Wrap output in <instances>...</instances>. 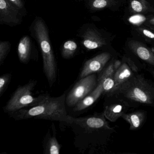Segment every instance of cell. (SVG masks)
<instances>
[{
	"label": "cell",
	"mask_w": 154,
	"mask_h": 154,
	"mask_svg": "<svg viewBox=\"0 0 154 154\" xmlns=\"http://www.w3.org/2000/svg\"><path fill=\"white\" fill-rule=\"evenodd\" d=\"M73 134V144L81 153H93L107 146L116 132L111 127L103 112L80 118H74L67 124Z\"/></svg>",
	"instance_id": "6da1fadb"
},
{
	"label": "cell",
	"mask_w": 154,
	"mask_h": 154,
	"mask_svg": "<svg viewBox=\"0 0 154 154\" xmlns=\"http://www.w3.org/2000/svg\"><path fill=\"white\" fill-rule=\"evenodd\" d=\"M66 93L58 97H51L47 94L45 98L37 105L24 108L9 113L16 120L30 119L71 123L74 117L68 115L66 108Z\"/></svg>",
	"instance_id": "7a4b0ae2"
},
{
	"label": "cell",
	"mask_w": 154,
	"mask_h": 154,
	"mask_svg": "<svg viewBox=\"0 0 154 154\" xmlns=\"http://www.w3.org/2000/svg\"><path fill=\"white\" fill-rule=\"evenodd\" d=\"M111 96L124 103L130 109L141 105L153 107L154 84L143 74L136 73L109 96Z\"/></svg>",
	"instance_id": "3957f363"
},
{
	"label": "cell",
	"mask_w": 154,
	"mask_h": 154,
	"mask_svg": "<svg viewBox=\"0 0 154 154\" xmlns=\"http://www.w3.org/2000/svg\"><path fill=\"white\" fill-rule=\"evenodd\" d=\"M30 32L40 48L43 62V69L49 86L52 87L57 77V66L51 46L49 32L44 20L36 17L30 27Z\"/></svg>",
	"instance_id": "277c9868"
},
{
	"label": "cell",
	"mask_w": 154,
	"mask_h": 154,
	"mask_svg": "<svg viewBox=\"0 0 154 154\" xmlns=\"http://www.w3.org/2000/svg\"><path fill=\"white\" fill-rule=\"evenodd\" d=\"M37 81L31 80L26 84L18 86L7 104L3 107V111L7 113L17 111L24 108L37 105L45 98L47 94L38 96L33 95V90L37 84Z\"/></svg>",
	"instance_id": "5b68a950"
},
{
	"label": "cell",
	"mask_w": 154,
	"mask_h": 154,
	"mask_svg": "<svg viewBox=\"0 0 154 154\" xmlns=\"http://www.w3.org/2000/svg\"><path fill=\"white\" fill-rule=\"evenodd\" d=\"M98 84L96 73L92 74L80 79L66 97V104L74 107L77 103L91 92Z\"/></svg>",
	"instance_id": "8992f818"
},
{
	"label": "cell",
	"mask_w": 154,
	"mask_h": 154,
	"mask_svg": "<svg viewBox=\"0 0 154 154\" xmlns=\"http://www.w3.org/2000/svg\"><path fill=\"white\" fill-rule=\"evenodd\" d=\"M24 14L8 0H0V24L10 26L20 25Z\"/></svg>",
	"instance_id": "52a82bcc"
},
{
	"label": "cell",
	"mask_w": 154,
	"mask_h": 154,
	"mask_svg": "<svg viewBox=\"0 0 154 154\" xmlns=\"http://www.w3.org/2000/svg\"><path fill=\"white\" fill-rule=\"evenodd\" d=\"M111 57L110 53L104 52L85 62L80 73V79L92 74L100 72L104 69Z\"/></svg>",
	"instance_id": "ba28073f"
},
{
	"label": "cell",
	"mask_w": 154,
	"mask_h": 154,
	"mask_svg": "<svg viewBox=\"0 0 154 154\" xmlns=\"http://www.w3.org/2000/svg\"><path fill=\"white\" fill-rule=\"evenodd\" d=\"M108 103H106L103 111L104 117L106 119L111 122H115L124 113L128 112L130 108L120 100L114 96Z\"/></svg>",
	"instance_id": "9c48e42d"
},
{
	"label": "cell",
	"mask_w": 154,
	"mask_h": 154,
	"mask_svg": "<svg viewBox=\"0 0 154 154\" xmlns=\"http://www.w3.org/2000/svg\"><path fill=\"white\" fill-rule=\"evenodd\" d=\"M128 46L132 53L140 59L149 66H154V52L151 49L144 45L140 42L131 40L128 43Z\"/></svg>",
	"instance_id": "30bf717a"
},
{
	"label": "cell",
	"mask_w": 154,
	"mask_h": 154,
	"mask_svg": "<svg viewBox=\"0 0 154 154\" xmlns=\"http://www.w3.org/2000/svg\"><path fill=\"white\" fill-rule=\"evenodd\" d=\"M138 72V69L132 67L127 62L125 58L123 57L121 65L114 72L113 77L115 82V85L114 90L112 94L114 91H116L123 83L130 79L135 73H137Z\"/></svg>",
	"instance_id": "8fae6325"
},
{
	"label": "cell",
	"mask_w": 154,
	"mask_h": 154,
	"mask_svg": "<svg viewBox=\"0 0 154 154\" xmlns=\"http://www.w3.org/2000/svg\"><path fill=\"white\" fill-rule=\"evenodd\" d=\"M82 44L88 50L100 48L106 45L104 38L97 30L94 29H87L82 36Z\"/></svg>",
	"instance_id": "7c38bea8"
},
{
	"label": "cell",
	"mask_w": 154,
	"mask_h": 154,
	"mask_svg": "<svg viewBox=\"0 0 154 154\" xmlns=\"http://www.w3.org/2000/svg\"><path fill=\"white\" fill-rule=\"evenodd\" d=\"M116 70L113 66V62H112L100 72L98 76V81L101 82L103 89V93L109 96L114 90L115 82L114 74Z\"/></svg>",
	"instance_id": "4fadbf2b"
},
{
	"label": "cell",
	"mask_w": 154,
	"mask_h": 154,
	"mask_svg": "<svg viewBox=\"0 0 154 154\" xmlns=\"http://www.w3.org/2000/svg\"><path fill=\"white\" fill-rule=\"evenodd\" d=\"M103 93V89L101 82L98 80L96 88L89 94L82 99L74 106L73 111L80 112L86 109L94 104Z\"/></svg>",
	"instance_id": "5bb4252c"
},
{
	"label": "cell",
	"mask_w": 154,
	"mask_h": 154,
	"mask_svg": "<svg viewBox=\"0 0 154 154\" xmlns=\"http://www.w3.org/2000/svg\"><path fill=\"white\" fill-rule=\"evenodd\" d=\"M147 112L144 110H137L131 112H126L121 118L130 125L129 130L136 131L140 129L146 122Z\"/></svg>",
	"instance_id": "9a60e30c"
},
{
	"label": "cell",
	"mask_w": 154,
	"mask_h": 154,
	"mask_svg": "<svg viewBox=\"0 0 154 154\" xmlns=\"http://www.w3.org/2000/svg\"><path fill=\"white\" fill-rule=\"evenodd\" d=\"M53 133L48 130L44 140L43 148L44 154H59L61 146L56 137V131L54 123L51 127Z\"/></svg>",
	"instance_id": "2e32d148"
},
{
	"label": "cell",
	"mask_w": 154,
	"mask_h": 154,
	"mask_svg": "<svg viewBox=\"0 0 154 154\" xmlns=\"http://www.w3.org/2000/svg\"><path fill=\"white\" fill-rule=\"evenodd\" d=\"M18 55L21 63L27 64L32 56V43L29 36L22 37L18 46Z\"/></svg>",
	"instance_id": "e0dca14e"
},
{
	"label": "cell",
	"mask_w": 154,
	"mask_h": 154,
	"mask_svg": "<svg viewBox=\"0 0 154 154\" xmlns=\"http://www.w3.org/2000/svg\"><path fill=\"white\" fill-rule=\"evenodd\" d=\"M131 10L134 13H145L149 11L151 6L146 0H131L130 5Z\"/></svg>",
	"instance_id": "ac0fdd59"
},
{
	"label": "cell",
	"mask_w": 154,
	"mask_h": 154,
	"mask_svg": "<svg viewBox=\"0 0 154 154\" xmlns=\"http://www.w3.org/2000/svg\"><path fill=\"white\" fill-rule=\"evenodd\" d=\"M76 43L72 40L66 41L63 45L62 48V57L65 59L72 58L77 49Z\"/></svg>",
	"instance_id": "d6986e66"
},
{
	"label": "cell",
	"mask_w": 154,
	"mask_h": 154,
	"mask_svg": "<svg viewBox=\"0 0 154 154\" xmlns=\"http://www.w3.org/2000/svg\"><path fill=\"white\" fill-rule=\"evenodd\" d=\"M90 8L93 10H99L110 7L116 0H89Z\"/></svg>",
	"instance_id": "ffe728a7"
},
{
	"label": "cell",
	"mask_w": 154,
	"mask_h": 154,
	"mask_svg": "<svg viewBox=\"0 0 154 154\" xmlns=\"http://www.w3.org/2000/svg\"><path fill=\"white\" fill-rule=\"evenodd\" d=\"M11 78V75L9 73L0 76V97L7 89Z\"/></svg>",
	"instance_id": "44dd1931"
},
{
	"label": "cell",
	"mask_w": 154,
	"mask_h": 154,
	"mask_svg": "<svg viewBox=\"0 0 154 154\" xmlns=\"http://www.w3.org/2000/svg\"><path fill=\"white\" fill-rule=\"evenodd\" d=\"M10 48L11 44L8 41L0 42V62L8 54Z\"/></svg>",
	"instance_id": "7402d4cb"
},
{
	"label": "cell",
	"mask_w": 154,
	"mask_h": 154,
	"mask_svg": "<svg viewBox=\"0 0 154 154\" xmlns=\"http://www.w3.org/2000/svg\"><path fill=\"white\" fill-rule=\"evenodd\" d=\"M9 1L23 14L26 15V9L22 0H8Z\"/></svg>",
	"instance_id": "603a6c76"
},
{
	"label": "cell",
	"mask_w": 154,
	"mask_h": 154,
	"mask_svg": "<svg viewBox=\"0 0 154 154\" xmlns=\"http://www.w3.org/2000/svg\"><path fill=\"white\" fill-rule=\"evenodd\" d=\"M138 30H139L140 32L146 37L150 39H154V34L149 30L143 28H139Z\"/></svg>",
	"instance_id": "cb8c5ba5"
},
{
	"label": "cell",
	"mask_w": 154,
	"mask_h": 154,
	"mask_svg": "<svg viewBox=\"0 0 154 154\" xmlns=\"http://www.w3.org/2000/svg\"><path fill=\"white\" fill-rule=\"evenodd\" d=\"M122 63V60L121 61L119 60H116L113 61V66H114V68L116 71L121 65Z\"/></svg>",
	"instance_id": "d4e9b609"
},
{
	"label": "cell",
	"mask_w": 154,
	"mask_h": 154,
	"mask_svg": "<svg viewBox=\"0 0 154 154\" xmlns=\"http://www.w3.org/2000/svg\"><path fill=\"white\" fill-rule=\"evenodd\" d=\"M150 23H151V24H152V25H154V18H152V19L150 20Z\"/></svg>",
	"instance_id": "484cf974"
}]
</instances>
